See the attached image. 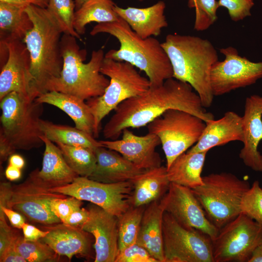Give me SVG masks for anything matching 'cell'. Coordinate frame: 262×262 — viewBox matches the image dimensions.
<instances>
[{"label":"cell","mask_w":262,"mask_h":262,"mask_svg":"<svg viewBox=\"0 0 262 262\" xmlns=\"http://www.w3.org/2000/svg\"><path fill=\"white\" fill-rule=\"evenodd\" d=\"M23 238L26 241H35L44 237L48 233L47 230L40 229L26 222L22 225Z\"/></svg>","instance_id":"7bdbcfd3"},{"label":"cell","mask_w":262,"mask_h":262,"mask_svg":"<svg viewBox=\"0 0 262 262\" xmlns=\"http://www.w3.org/2000/svg\"><path fill=\"white\" fill-rule=\"evenodd\" d=\"M48 231L40 240L49 245L60 256H66L70 261L74 256L90 257L91 244L88 232L80 227L63 222L42 225Z\"/></svg>","instance_id":"ffe728a7"},{"label":"cell","mask_w":262,"mask_h":262,"mask_svg":"<svg viewBox=\"0 0 262 262\" xmlns=\"http://www.w3.org/2000/svg\"><path fill=\"white\" fill-rule=\"evenodd\" d=\"M131 181L133 190L131 203L133 207L144 206L161 198L170 183L166 167L162 165L146 170Z\"/></svg>","instance_id":"484cf974"},{"label":"cell","mask_w":262,"mask_h":262,"mask_svg":"<svg viewBox=\"0 0 262 262\" xmlns=\"http://www.w3.org/2000/svg\"><path fill=\"white\" fill-rule=\"evenodd\" d=\"M248 262H262V244L255 249Z\"/></svg>","instance_id":"f907efd6"},{"label":"cell","mask_w":262,"mask_h":262,"mask_svg":"<svg viewBox=\"0 0 262 262\" xmlns=\"http://www.w3.org/2000/svg\"><path fill=\"white\" fill-rule=\"evenodd\" d=\"M0 2L22 7H27L31 4H34L39 6L38 3L35 0H0Z\"/></svg>","instance_id":"681fc988"},{"label":"cell","mask_w":262,"mask_h":262,"mask_svg":"<svg viewBox=\"0 0 262 262\" xmlns=\"http://www.w3.org/2000/svg\"><path fill=\"white\" fill-rule=\"evenodd\" d=\"M50 189L96 204L118 218L131 206L133 186L131 181L106 183L78 176L69 184Z\"/></svg>","instance_id":"4fadbf2b"},{"label":"cell","mask_w":262,"mask_h":262,"mask_svg":"<svg viewBox=\"0 0 262 262\" xmlns=\"http://www.w3.org/2000/svg\"><path fill=\"white\" fill-rule=\"evenodd\" d=\"M160 201L164 212L183 226L198 229L213 241L218 234L219 229L207 218L191 188L170 182L167 192Z\"/></svg>","instance_id":"9a60e30c"},{"label":"cell","mask_w":262,"mask_h":262,"mask_svg":"<svg viewBox=\"0 0 262 262\" xmlns=\"http://www.w3.org/2000/svg\"><path fill=\"white\" fill-rule=\"evenodd\" d=\"M0 262H27L25 259L17 252L16 244L8 248L0 256Z\"/></svg>","instance_id":"bcb514c9"},{"label":"cell","mask_w":262,"mask_h":262,"mask_svg":"<svg viewBox=\"0 0 262 262\" xmlns=\"http://www.w3.org/2000/svg\"><path fill=\"white\" fill-rule=\"evenodd\" d=\"M39 4V6L43 8H46L48 6L49 0H35Z\"/></svg>","instance_id":"816d5d0a"},{"label":"cell","mask_w":262,"mask_h":262,"mask_svg":"<svg viewBox=\"0 0 262 262\" xmlns=\"http://www.w3.org/2000/svg\"><path fill=\"white\" fill-rule=\"evenodd\" d=\"M96 164L89 178L106 183L132 181L146 170L139 168L116 151L100 146L95 150Z\"/></svg>","instance_id":"7402d4cb"},{"label":"cell","mask_w":262,"mask_h":262,"mask_svg":"<svg viewBox=\"0 0 262 262\" xmlns=\"http://www.w3.org/2000/svg\"><path fill=\"white\" fill-rule=\"evenodd\" d=\"M219 50L225 59L213 65L210 75L214 97L252 85L262 78V62H253L239 55L233 47L221 48Z\"/></svg>","instance_id":"5bb4252c"},{"label":"cell","mask_w":262,"mask_h":262,"mask_svg":"<svg viewBox=\"0 0 262 262\" xmlns=\"http://www.w3.org/2000/svg\"><path fill=\"white\" fill-rule=\"evenodd\" d=\"M46 8L55 19L64 34L82 40L73 26L76 11L74 0H49Z\"/></svg>","instance_id":"836d02e7"},{"label":"cell","mask_w":262,"mask_h":262,"mask_svg":"<svg viewBox=\"0 0 262 262\" xmlns=\"http://www.w3.org/2000/svg\"><path fill=\"white\" fill-rule=\"evenodd\" d=\"M21 170L9 164L5 170V176L6 179L10 181L17 180L21 177Z\"/></svg>","instance_id":"7dc6e473"},{"label":"cell","mask_w":262,"mask_h":262,"mask_svg":"<svg viewBox=\"0 0 262 262\" xmlns=\"http://www.w3.org/2000/svg\"><path fill=\"white\" fill-rule=\"evenodd\" d=\"M204 108L199 96L189 83L171 78L121 103L104 125L103 135L107 140L117 139L124 129L147 125L170 109L188 112L206 123L214 119Z\"/></svg>","instance_id":"6da1fadb"},{"label":"cell","mask_w":262,"mask_h":262,"mask_svg":"<svg viewBox=\"0 0 262 262\" xmlns=\"http://www.w3.org/2000/svg\"><path fill=\"white\" fill-rule=\"evenodd\" d=\"M82 201L72 196L57 198L51 201L50 208L52 212L63 222L73 212L81 207Z\"/></svg>","instance_id":"f35d334b"},{"label":"cell","mask_w":262,"mask_h":262,"mask_svg":"<svg viewBox=\"0 0 262 262\" xmlns=\"http://www.w3.org/2000/svg\"><path fill=\"white\" fill-rule=\"evenodd\" d=\"M39 168L33 170L18 184L2 182L0 186V207L13 209L33 223L50 225L62 222L51 211L50 203L67 196L53 192L39 176Z\"/></svg>","instance_id":"9c48e42d"},{"label":"cell","mask_w":262,"mask_h":262,"mask_svg":"<svg viewBox=\"0 0 262 262\" xmlns=\"http://www.w3.org/2000/svg\"><path fill=\"white\" fill-rule=\"evenodd\" d=\"M205 126L206 122L197 116L170 109L149 123L147 129L160 139L167 169L179 156L197 142Z\"/></svg>","instance_id":"30bf717a"},{"label":"cell","mask_w":262,"mask_h":262,"mask_svg":"<svg viewBox=\"0 0 262 262\" xmlns=\"http://www.w3.org/2000/svg\"><path fill=\"white\" fill-rule=\"evenodd\" d=\"M100 72L110 82L100 96L87 100L94 118L95 138L99 135L102 119L122 102L139 95L150 86L148 78L142 76L131 64L104 58Z\"/></svg>","instance_id":"ba28073f"},{"label":"cell","mask_w":262,"mask_h":262,"mask_svg":"<svg viewBox=\"0 0 262 262\" xmlns=\"http://www.w3.org/2000/svg\"><path fill=\"white\" fill-rule=\"evenodd\" d=\"M121 139L99 141L101 146L115 150L136 166L147 170L161 166L162 160L156 147L161 144L159 137L148 132L143 136L124 129Z\"/></svg>","instance_id":"ac0fdd59"},{"label":"cell","mask_w":262,"mask_h":262,"mask_svg":"<svg viewBox=\"0 0 262 262\" xmlns=\"http://www.w3.org/2000/svg\"><path fill=\"white\" fill-rule=\"evenodd\" d=\"M115 4L112 0H86L75 12V30L82 35L85 33L86 26L91 22L101 23L118 20L119 16L114 10Z\"/></svg>","instance_id":"f546056e"},{"label":"cell","mask_w":262,"mask_h":262,"mask_svg":"<svg viewBox=\"0 0 262 262\" xmlns=\"http://www.w3.org/2000/svg\"><path fill=\"white\" fill-rule=\"evenodd\" d=\"M26 7L0 2V40L23 41L33 26Z\"/></svg>","instance_id":"f1b7e54d"},{"label":"cell","mask_w":262,"mask_h":262,"mask_svg":"<svg viewBox=\"0 0 262 262\" xmlns=\"http://www.w3.org/2000/svg\"><path fill=\"white\" fill-rule=\"evenodd\" d=\"M243 147L239 157L247 167L262 172V155L258 147L262 140V97L253 95L246 98L242 116Z\"/></svg>","instance_id":"d6986e66"},{"label":"cell","mask_w":262,"mask_h":262,"mask_svg":"<svg viewBox=\"0 0 262 262\" xmlns=\"http://www.w3.org/2000/svg\"><path fill=\"white\" fill-rule=\"evenodd\" d=\"M0 134L16 149L30 150L44 145L40 126L43 104L12 92L0 100Z\"/></svg>","instance_id":"52a82bcc"},{"label":"cell","mask_w":262,"mask_h":262,"mask_svg":"<svg viewBox=\"0 0 262 262\" xmlns=\"http://www.w3.org/2000/svg\"><path fill=\"white\" fill-rule=\"evenodd\" d=\"M165 7L164 2L160 0L146 8H123L115 4L114 8L137 34L146 39L159 35L162 29L168 26L164 14Z\"/></svg>","instance_id":"603a6c76"},{"label":"cell","mask_w":262,"mask_h":262,"mask_svg":"<svg viewBox=\"0 0 262 262\" xmlns=\"http://www.w3.org/2000/svg\"><path fill=\"white\" fill-rule=\"evenodd\" d=\"M87 209L88 218L80 228L95 238L94 262H115L119 252L117 217L93 203Z\"/></svg>","instance_id":"e0dca14e"},{"label":"cell","mask_w":262,"mask_h":262,"mask_svg":"<svg viewBox=\"0 0 262 262\" xmlns=\"http://www.w3.org/2000/svg\"><path fill=\"white\" fill-rule=\"evenodd\" d=\"M25 11L33 25L23 41L30 56L31 97L34 100L47 92L49 83L60 76L63 65L61 50L63 33L46 8L31 4Z\"/></svg>","instance_id":"7a4b0ae2"},{"label":"cell","mask_w":262,"mask_h":262,"mask_svg":"<svg viewBox=\"0 0 262 262\" xmlns=\"http://www.w3.org/2000/svg\"><path fill=\"white\" fill-rule=\"evenodd\" d=\"M162 46L170 61L173 78L189 83L199 96L202 106L209 108L214 98L211 71L219 60L212 43L199 36L175 33L168 34Z\"/></svg>","instance_id":"277c9868"},{"label":"cell","mask_w":262,"mask_h":262,"mask_svg":"<svg viewBox=\"0 0 262 262\" xmlns=\"http://www.w3.org/2000/svg\"><path fill=\"white\" fill-rule=\"evenodd\" d=\"M262 244V226L240 213L213 241L214 262H248Z\"/></svg>","instance_id":"7c38bea8"},{"label":"cell","mask_w":262,"mask_h":262,"mask_svg":"<svg viewBox=\"0 0 262 262\" xmlns=\"http://www.w3.org/2000/svg\"><path fill=\"white\" fill-rule=\"evenodd\" d=\"M163 235L165 262H214L212 239L198 229L183 226L165 212Z\"/></svg>","instance_id":"8fae6325"},{"label":"cell","mask_w":262,"mask_h":262,"mask_svg":"<svg viewBox=\"0 0 262 262\" xmlns=\"http://www.w3.org/2000/svg\"><path fill=\"white\" fill-rule=\"evenodd\" d=\"M88 216L89 212L87 208L81 207L73 212L63 223L80 227L87 221Z\"/></svg>","instance_id":"b9f144b4"},{"label":"cell","mask_w":262,"mask_h":262,"mask_svg":"<svg viewBox=\"0 0 262 262\" xmlns=\"http://www.w3.org/2000/svg\"><path fill=\"white\" fill-rule=\"evenodd\" d=\"M138 0V1H144V0Z\"/></svg>","instance_id":"db71d44e"},{"label":"cell","mask_w":262,"mask_h":262,"mask_svg":"<svg viewBox=\"0 0 262 262\" xmlns=\"http://www.w3.org/2000/svg\"><path fill=\"white\" fill-rule=\"evenodd\" d=\"M188 5L196 12L194 28L197 31L207 30L217 20L219 7L216 0H188Z\"/></svg>","instance_id":"d590c367"},{"label":"cell","mask_w":262,"mask_h":262,"mask_svg":"<svg viewBox=\"0 0 262 262\" xmlns=\"http://www.w3.org/2000/svg\"><path fill=\"white\" fill-rule=\"evenodd\" d=\"M68 165L79 176L89 177L96 164L95 150L86 147L56 144Z\"/></svg>","instance_id":"1f68e13d"},{"label":"cell","mask_w":262,"mask_h":262,"mask_svg":"<svg viewBox=\"0 0 262 262\" xmlns=\"http://www.w3.org/2000/svg\"><path fill=\"white\" fill-rule=\"evenodd\" d=\"M144 206H131L118 217L119 251L136 243Z\"/></svg>","instance_id":"d6a6232c"},{"label":"cell","mask_w":262,"mask_h":262,"mask_svg":"<svg viewBox=\"0 0 262 262\" xmlns=\"http://www.w3.org/2000/svg\"><path fill=\"white\" fill-rule=\"evenodd\" d=\"M148 205L143 213L136 243L158 262H165L163 235L164 210L158 200Z\"/></svg>","instance_id":"cb8c5ba5"},{"label":"cell","mask_w":262,"mask_h":262,"mask_svg":"<svg viewBox=\"0 0 262 262\" xmlns=\"http://www.w3.org/2000/svg\"><path fill=\"white\" fill-rule=\"evenodd\" d=\"M16 149L8 140L0 134V165L15 152Z\"/></svg>","instance_id":"f6af8a7d"},{"label":"cell","mask_w":262,"mask_h":262,"mask_svg":"<svg viewBox=\"0 0 262 262\" xmlns=\"http://www.w3.org/2000/svg\"><path fill=\"white\" fill-rule=\"evenodd\" d=\"M45 145L42 166L39 176L50 188L73 182L79 176L68 165L60 148L44 135L41 136Z\"/></svg>","instance_id":"4316f807"},{"label":"cell","mask_w":262,"mask_h":262,"mask_svg":"<svg viewBox=\"0 0 262 262\" xmlns=\"http://www.w3.org/2000/svg\"><path fill=\"white\" fill-rule=\"evenodd\" d=\"M40 126L43 134L55 144L86 147L94 150L101 146L94 136L76 127L54 124L42 119Z\"/></svg>","instance_id":"4dcf8cb0"},{"label":"cell","mask_w":262,"mask_h":262,"mask_svg":"<svg viewBox=\"0 0 262 262\" xmlns=\"http://www.w3.org/2000/svg\"><path fill=\"white\" fill-rule=\"evenodd\" d=\"M35 100L61 109L73 120L77 128L94 136V116L84 100L66 93L50 91L40 95Z\"/></svg>","instance_id":"d4e9b609"},{"label":"cell","mask_w":262,"mask_h":262,"mask_svg":"<svg viewBox=\"0 0 262 262\" xmlns=\"http://www.w3.org/2000/svg\"><path fill=\"white\" fill-rule=\"evenodd\" d=\"M16 248L27 262H57L60 260V256L40 240L26 241L19 235L16 241Z\"/></svg>","instance_id":"e575fe53"},{"label":"cell","mask_w":262,"mask_h":262,"mask_svg":"<svg viewBox=\"0 0 262 262\" xmlns=\"http://www.w3.org/2000/svg\"><path fill=\"white\" fill-rule=\"evenodd\" d=\"M115 262H158L142 246L135 243L119 251Z\"/></svg>","instance_id":"ab89813d"},{"label":"cell","mask_w":262,"mask_h":262,"mask_svg":"<svg viewBox=\"0 0 262 262\" xmlns=\"http://www.w3.org/2000/svg\"><path fill=\"white\" fill-rule=\"evenodd\" d=\"M9 164L21 169L25 165L24 158L19 154H13L9 157Z\"/></svg>","instance_id":"c3c4849f"},{"label":"cell","mask_w":262,"mask_h":262,"mask_svg":"<svg viewBox=\"0 0 262 262\" xmlns=\"http://www.w3.org/2000/svg\"><path fill=\"white\" fill-rule=\"evenodd\" d=\"M77 39L72 35L62 34V70L60 77L48 85L47 92H62L85 100L101 96L110 80L100 72L105 58L103 49L93 50L90 60L85 63L87 51L80 48Z\"/></svg>","instance_id":"5b68a950"},{"label":"cell","mask_w":262,"mask_h":262,"mask_svg":"<svg viewBox=\"0 0 262 262\" xmlns=\"http://www.w3.org/2000/svg\"><path fill=\"white\" fill-rule=\"evenodd\" d=\"M0 212L4 213L13 227L21 229L22 225L25 223L24 216L13 209L6 207H0Z\"/></svg>","instance_id":"ee69618b"},{"label":"cell","mask_w":262,"mask_h":262,"mask_svg":"<svg viewBox=\"0 0 262 262\" xmlns=\"http://www.w3.org/2000/svg\"><path fill=\"white\" fill-rule=\"evenodd\" d=\"M235 141H244L242 116L228 111L221 118L206 123L198 141L187 152H208L213 147Z\"/></svg>","instance_id":"44dd1931"},{"label":"cell","mask_w":262,"mask_h":262,"mask_svg":"<svg viewBox=\"0 0 262 262\" xmlns=\"http://www.w3.org/2000/svg\"><path fill=\"white\" fill-rule=\"evenodd\" d=\"M203 184L191 189L210 221L219 230L240 213V203L249 182L229 172L202 177Z\"/></svg>","instance_id":"8992f818"},{"label":"cell","mask_w":262,"mask_h":262,"mask_svg":"<svg viewBox=\"0 0 262 262\" xmlns=\"http://www.w3.org/2000/svg\"><path fill=\"white\" fill-rule=\"evenodd\" d=\"M7 49V56L1 66L0 100L12 92H16L32 99L33 78L31 73V59L24 41L18 39L0 40Z\"/></svg>","instance_id":"2e32d148"},{"label":"cell","mask_w":262,"mask_h":262,"mask_svg":"<svg viewBox=\"0 0 262 262\" xmlns=\"http://www.w3.org/2000/svg\"><path fill=\"white\" fill-rule=\"evenodd\" d=\"M240 211L262 226V188L255 180L244 194L240 203Z\"/></svg>","instance_id":"8d00e7d4"},{"label":"cell","mask_w":262,"mask_h":262,"mask_svg":"<svg viewBox=\"0 0 262 262\" xmlns=\"http://www.w3.org/2000/svg\"><path fill=\"white\" fill-rule=\"evenodd\" d=\"M207 152H185L179 156L167 169L170 182L191 189L202 185L201 173Z\"/></svg>","instance_id":"83f0119b"},{"label":"cell","mask_w":262,"mask_h":262,"mask_svg":"<svg viewBox=\"0 0 262 262\" xmlns=\"http://www.w3.org/2000/svg\"><path fill=\"white\" fill-rule=\"evenodd\" d=\"M100 33L113 36L120 43L118 49L109 50L105 58L129 63L144 71L152 86L160 85L173 78L170 61L157 39L141 38L120 17L115 21L98 23L90 32L92 36Z\"/></svg>","instance_id":"3957f363"},{"label":"cell","mask_w":262,"mask_h":262,"mask_svg":"<svg viewBox=\"0 0 262 262\" xmlns=\"http://www.w3.org/2000/svg\"><path fill=\"white\" fill-rule=\"evenodd\" d=\"M18 236L7 224L4 213L0 212V256L9 248L15 245Z\"/></svg>","instance_id":"60d3db41"},{"label":"cell","mask_w":262,"mask_h":262,"mask_svg":"<svg viewBox=\"0 0 262 262\" xmlns=\"http://www.w3.org/2000/svg\"><path fill=\"white\" fill-rule=\"evenodd\" d=\"M219 7L226 8L230 19L237 22L251 16L250 10L254 5L253 0H218Z\"/></svg>","instance_id":"74e56055"},{"label":"cell","mask_w":262,"mask_h":262,"mask_svg":"<svg viewBox=\"0 0 262 262\" xmlns=\"http://www.w3.org/2000/svg\"><path fill=\"white\" fill-rule=\"evenodd\" d=\"M86 0H74L76 10L79 9Z\"/></svg>","instance_id":"f5cc1de1"}]
</instances>
